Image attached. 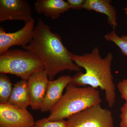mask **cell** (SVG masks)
Wrapping results in <instances>:
<instances>
[{
  "label": "cell",
  "instance_id": "obj_1",
  "mask_svg": "<svg viewBox=\"0 0 127 127\" xmlns=\"http://www.w3.org/2000/svg\"><path fill=\"white\" fill-rule=\"evenodd\" d=\"M22 48L40 58L50 81H53L56 75L63 71L81 70L71 59L70 52L64 45L61 36L52 32L50 27L40 18L35 28L31 42Z\"/></svg>",
  "mask_w": 127,
  "mask_h": 127
},
{
  "label": "cell",
  "instance_id": "obj_2",
  "mask_svg": "<svg viewBox=\"0 0 127 127\" xmlns=\"http://www.w3.org/2000/svg\"><path fill=\"white\" fill-rule=\"evenodd\" d=\"M70 56L74 63L86 70L85 73L78 72L73 76L70 83L78 87L100 88L105 91L108 106L112 107L116 101V87L111 70L113 53L109 52L103 58L99 48L96 47L89 53L80 55L70 52Z\"/></svg>",
  "mask_w": 127,
  "mask_h": 127
},
{
  "label": "cell",
  "instance_id": "obj_3",
  "mask_svg": "<svg viewBox=\"0 0 127 127\" xmlns=\"http://www.w3.org/2000/svg\"><path fill=\"white\" fill-rule=\"evenodd\" d=\"M102 102L100 92L96 89L90 86H75L70 83L66 87L65 93L61 100L50 111L48 119L51 122L64 120Z\"/></svg>",
  "mask_w": 127,
  "mask_h": 127
},
{
  "label": "cell",
  "instance_id": "obj_4",
  "mask_svg": "<svg viewBox=\"0 0 127 127\" xmlns=\"http://www.w3.org/2000/svg\"><path fill=\"white\" fill-rule=\"evenodd\" d=\"M45 70L42 60L33 53L11 49L0 55V73L16 75L27 81L35 73Z\"/></svg>",
  "mask_w": 127,
  "mask_h": 127
},
{
  "label": "cell",
  "instance_id": "obj_5",
  "mask_svg": "<svg viewBox=\"0 0 127 127\" xmlns=\"http://www.w3.org/2000/svg\"><path fill=\"white\" fill-rule=\"evenodd\" d=\"M67 127H114L112 112L100 104L73 114L66 121Z\"/></svg>",
  "mask_w": 127,
  "mask_h": 127
},
{
  "label": "cell",
  "instance_id": "obj_6",
  "mask_svg": "<svg viewBox=\"0 0 127 127\" xmlns=\"http://www.w3.org/2000/svg\"><path fill=\"white\" fill-rule=\"evenodd\" d=\"M35 123L27 109L8 102L0 103V127H32Z\"/></svg>",
  "mask_w": 127,
  "mask_h": 127
},
{
  "label": "cell",
  "instance_id": "obj_7",
  "mask_svg": "<svg viewBox=\"0 0 127 127\" xmlns=\"http://www.w3.org/2000/svg\"><path fill=\"white\" fill-rule=\"evenodd\" d=\"M35 21L32 19L25 23L23 28L18 31L6 32L4 28L0 27V55L9 50L14 46H21L22 47L29 45L34 36Z\"/></svg>",
  "mask_w": 127,
  "mask_h": 127
},
{
  "label": "cell",
  "instance_id": "obj_8",
  "mask_svg": "<svg viewBox=\"0 0 127 127\" xmlns=\"http://www.w3.org/2000/svg\"><path fill=\"white\" fill-rule=\"evenodd\" d=\"M31 8L25 0H0V22L22 21L25 23L31 21Z\"/></svg>",
  "mask_w": 127,
  "mask_h": 127
},
{
  "label": "cell",
  "instance_id": "obj_9",
  "mask_svg": "<svg viewBox=\"0 0 127 127\" xmlns=\"http://www.w3.org/2000/svg\"><path fill=\"white\" fill-rule=\"evenodd\" d=\"M49 81L45 70L34 73L27 80L30 106L33 110L40 109Z\"/></svg>",
  "mask_w": 127,
  "mask_h": 127
},
{
  "label": "cell",
  "instance_id": "obj_10",
  "mask_svg": "<svg viewBox=\"0 0 127 127\" xmlns=\"http://www.w3.org/2000/svg\"><path fill=\"white\" fill-rule=\"evenodd\" d=\"M72 78L68 75H63L56 80L49 81L40 109L42 112H50L60 101L63 95L64 90L70 83Z\"/></svg>",
  "mask_w": 127,
  "mask_h": 127
},
{
  "label": "cell",
  "instance_id": "obj_11",
  "mask_svg": "<svg viewBox=\"0 0 127 127\" xmlns=\"http://www.w3.org/2000/svg\"><path fill=\"white\" fill-rule=\"evenodd\" d=\"M34 6L37 14H44L54 20L71 9L67 2L63 0H37Z\"/></svg>",
  "mask_w": 127,
  "mask_h": 127
},
{
  "label": "cell",
  "instance_id": "obj_12",
  "mask_svg": "<svg viewBox=\"0 0 127 127\" xmlns=\"http://www.w3.org/2000/svg\"><path fill=\"white\" fill-rule=\"evenodd\" d=\"M110 0H85L82 9L94 11L107 16L108 23L115 28L118 26L116 9L111 4Z\"/></svg>",
  "mask_w": 127,
  "mask_h": 127
},
{
  "label": "cell",
  "instance_id": "obj_13",
  "mask_svg": "<svg viewBox=\"0 0 127 127\" xmlns=\"http://www.w3.org/2000/svg\"><path fill=\"white\" fill-rule=\"evenodd\" d=\"M8 102L20 108L27 109L30 106L27 81L22 79L14 84Z\"/></svg>",
  "mask_w": 127,
  "mask_h": 127
},
{
  "label": "cell",
  "instance_id": "obj_14",
  "mask_svg": "<svg viewBox=\"0 0 127 127\" xmlns=\"http://www.w3.org/2000/svg\"><path fill=\"white\" fill-rule=\"evenodd\" d=\"M13 87L10 78L6 74L0 75V103L8 102Z\"/></svg>",
  "mask_w": 127,
  "mask_h": 127
},
{
  "label": "cell",
  "instance_id": "obj_15",
  "mask_svg": "<svg viewBox=\"0 0 127 127\" xmlns=\"http://www.w3.org/2000/svg\"><path fill=\"white\" fill-rule=\"evenodd\" d=\"M115 28L110 32L104 35V38L107 41L115 43L120 48L121 52L127 57V35L119 37L116 33Z\"/></svg>",
  "mask_w": 127,
  "mask_h": 127
},
{
  "label": "cell",
  "instance_id": "obj_16",
  "mask_svg": "<svg viewBox=\"0 0 127 127\" xmlns=\"http://www.w3.org/2000/svg\"><path fill=\"white\" fill-rule=\"evenodd\" d=\"M32 127H67L66 121L63 120L57 122H51L47 118L37 120Z\"/></svg>",
  "mask_w": 127,
  "mask_h": 127
},
{
  "label": "cell",
  "instance_id": "obj_17",
  "mask_svg": "<svg viewBox=\"0 0 127 127\" xmlns=\"http://www.w3.org/2000/svg\"><path fill=\"white\" fill-rule=\"evenodd\" d=\"M117 87L121 94V97L127 102V79H124L119 82Z\"/></svg>",
  "mask_w": 127,
  "mask_h": 127
},
{
  "label": "cell",
  "instance_id": "obj_18",
  "mask_svg": "<svg viewBox=\"0 0 127 127\" xmlns=\"http://www.w3.org/2000/svg\"><path fill=\"white\" fill-rule=\"evenodd\" d=\"M120 127H127V102L125 103L121 108Z\"/></svg>",
  "mask_w": 127,
  "mask_h": 127
},
{
  "label": "cell",
  "instance_id": "obj_19",
  "mask_svg": "<svg viewBox=\"0 0 127 127\" xmlns=\"http://www.w3.org/2000/svg\"><path fill=\"white\" fill-rule=\"evenodd\" d=\"M85 0H67V2L71 9L74 10H81L85 2Z\"/></svg>",
  "mask_w": 127,
  "mask_h": 127
},
{
  "label": "cell",
  "instance_id": "obj_20",
  "mask_svg": "<svg viewBox=\"0 0 127 127\" xmlns=\"http://www.w3.org/2000/svg\"><path fill=\"white\" fill-rule=\"evenodd\" d=\"M124 10L125 11V14L127 15V7L124 9Z\"/></svg>",
  "mask_w": 127,
  "mask_h": 127
}]
</instances>
